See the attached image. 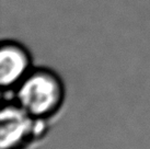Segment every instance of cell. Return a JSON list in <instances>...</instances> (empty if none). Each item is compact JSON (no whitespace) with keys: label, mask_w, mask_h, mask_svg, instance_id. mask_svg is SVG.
Segmentation results:
<instances>
[{"label":"cell","mask_w":150,"mask_h":149,"mask_svg":"<svg viewBox=\"0 0 150 149\" xmlns=\"http://www.w3.org/2000/svg\"><path fill=\"white\" fill-rule=\"evenodd\" d=\"M31 70V57L23 46L14 42L1 44L0 83L4 91L14 90Z\"/></svg>","instance_id":"3957f363"},{"label":"cell","mask_w":150,"mask_h":149,"mask_svg":"<svg viewBox=\"0 0 150 149\" xmlns=\"http://www.w3.org/2000/svg\"><path fill=\"white\" fill-rule=\"evenodd\" d=\"M44 122L29 115L14 100H4L0 113V149H24L40 133L38 126Z\"/></svg>","instance_id":"7a4b0ae2"},{"label":"cell","mask_w":150,"mask_h":149,"mask_svg":"<svg viewBox=\"0 0 150 149\" xmlns=\"http://www.w3.org/2000/svg\"><path fill=\"white\" fill-rule=\"evenodd\" d=\"M65 93L58 74L47 68H36L14 89V101L33 118L46 121L60 111Z\"/></svg>","instance_id":"6da1fadb"}]
</instances>
